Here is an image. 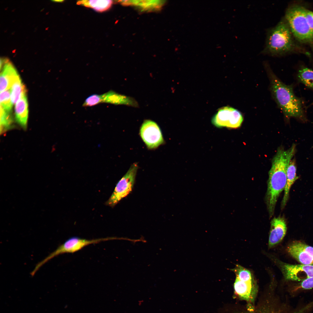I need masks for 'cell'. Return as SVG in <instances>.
I'll return each mask as SVG.
<instances>
[{"label":"cell","mask_w":313,"mask_h":313,"mask_svg":"<svg viewBox=\"0 0 313 313\" xmlns=\"http://www.w3.org/2000/svg\"><path fill=\"white\" fill-rule=\"evenodd\" d=\"M10 112L5 110L0 105L1 133H3L12 127V120Z\"/></svg>","instance_id":"20"},{"label":"cell","mask_w":313,"mask_h":313,"mask_svg":"<svg viewBox=\"0 0 313 313\" xmlns=\"http://www.w3.org/2000/svg\"><path fill=\"white\" fill-rule=\"evenodd\" d=\"M306 8L301 5H290L286 11L285 19L295 39L299 43L313 44V30L305 16Z\"/></svg>","instance_id":"4"},{"label":"cell","mask_w":313,"mask_h":313,"mask_svg":"<svg viewBox=\"0 0 313 313\" xmlns=\"http://www.w3.org/2000/svg\"><path fill=\"white\" fill-rule=\"evenodd\" d=\"M112 3L111 0H82L78 1L77 4L92 8L98 12H103L108 9Z\"/></svg>","instance_id":"17"},{"label":"cell","mask_w":313,"mask_h":313,"mask_svg":"<svg viewBox=\"0 0 313 313\" xmlns=\"http://www.w3.org/2000/svg\"><path fill=\"white\" fill-rule=\"evenodd\" d=\"M288 253L302 264L313 265V259L299 245L294 241L287 247Z\"/></svg>","instance_id":"15"},{"label":"cell","mask_w":313,"mask_h":313,"mask_svg":"<svg viewBox=\"0 0 313 313\" xmlns=\"http://www.w3.org/2000/svg\"><path fill=\"white\" fill-rule=\"evenodd\" d=\"M287 231L285 220L281 217L273 218L270 223L268 246L272 248L279 243L285 236Z\"/></svg>","instance_id":"10"},{"label":"cell","mask_w":313,"mask_h":313,"mask_svg":"<svg viewBox=\"0 0 313 313\" xmlns=\"http://www.w3.org/2000/svg\"><path fill=\"white\" fill-rule=\"evenodd\" d=\"M0 105L6 111L11 112L12 104L11 99L10 91L7 90L1 92Z\"/></svg>","instance_id":"22"},{"label":"cell","mask_w":313,"mask_h":313,"mask_svg":"<svg viewBox=\"0 0 313 313\" xmlns=\"http://www.w3.org/2000/svg\"><path fill=\"white\" fill-rule=\"evenodd\" d=\"M296 167L295 160L292 159L290 161L287 170V179L284 189V194L281 202V207L283 208L286 205L288 199L289 192L292 186L298 179L296 176Z\"/></svg>","instance_id":"16"},{"label":"cell","mask_w":313,"mask_h":313,"mask_svg":"<svg viewBox=\"0 0 313 313\" xmlns=\"http://www.w3.org/2000/svg\"><path fill=\"white\" fill-rule=\"evenodd\" d=\"M138 168L137 163L131 165L126 173L119 181L106 204L111 207L116 205L132 191Z\"/></svg>","instance_id":"6"},{"label":"cell","mask_w":313,"mask_h":313,"mask_svg":"<svg viewBox=\"0 0 313 313\" xmlns=\"http://www.w3.org/2000/svg\"><path fill=\"white\" fill-rule=\"evenodd\" d=\"M4 63L0 74L1 92L8 90L20 77L14 66L9 60H3Z\"/></svg>","instance_id":"11"},{"label":"cell","mask_w":313,"mask_h":313,"mask_svg":"<svg viewBox=\"0 0 313 313\" xmlns=\"http://www.w3.org/2000/svg\"><path fill=\"white\" fill-rule=\"evenodd\" d=\"M102 103H107L116 105H125L137 107L139 104L132 97L121 94L112 90L102 94Z\"/></svg>","instance_id":"13"},{"label":"cell","mask_w":313,"mask_h":313,"mask_svg":"<svg viewBox=\"0 0 313 313\" xmlns=\"http://www.w3.org/2000/svg\"><path fill=\"white\" fill-rule=\"evenodd\" d=\"M25 86L20 77L12 85L10 91L11 99L12 104L16 103L22 96L26 94Z\"/></svg>","instance_id":"18"},{"label":"cell","mask_w":313,"mask_h":313,"mask_svg":"<svg viewBox=\"0 0 313 313\" xmlns=\"http://www.w3.org/2000/svg\"><path fill=\"white\" fill-rule=\"evenodd\" d=\"M298 242L300 246L313 259V247L301 242Z\"/></svg>","instance_id":"26"},{"label":"cell","mask_w":313,"mask_h":313,"mask_svg":"<svg viewBox=\"0 0 313 313\" xmlns=\"http://www.w3.org/2000/svg\"><path fill=\"white\" fill-rule=\"evenodd\" d=\"M296 289L310 290L313 288V277L305 279L298 285Z\"/></svg>","instance_id":"24"},{"label":"cell","mask_w":313,"mask_h":313,"mask_svg":"<svg viewBox=\"0 0 313 313\" xmlns=\"http://www.w3.org/2000/svg\"><path fill=\"white\" fill-rule=\"evenodd\" d=\"M299 81L313 90V70L303 67L299 70L297 75Z\"/></svg>","instance_id":"19"},{"label":"cell","mask_w":313,"mask_h":313,"mask_svg":"<svg viewBox=\"0 0 313 313\" xmlns=\"http://www.w3.org/2000/svg\"><path fill=\"white\" fill-rule=\"evenodd\" d=\"M285 279L288 280L301 282L313 277V265H293L280 263Z\"/></svg>","instance_id":"9"},{"label":"cell","mask_w":313,"mask_h":313,"mask_svg":"<svg viewBox=\"0 0 313 313\" xmlns=\"http://www.w3.org/2000/svg\"><path fill=\"white\" fill-rule=\"evenodd\" d=\"M116 239H119V238L109 237L87 239L77 237H71L59 246L55 250L50 253L43 260L38 263L36 265L35 269L36 270H38L41 267L48 261L59 254L65 253H73L90 244Z\"/></svg>","instance_id":"5"},{"label":"cell","mask_w":313,"mask_h":313,"mask_svg":"<svg viewBox=\"0 0 313 313\" xmlns=\"http://www.w3.org/2000/svg\"><path fill=\"white\" fill-rule=\"evenodd\" d=\"M283 18L269 31L263 52L272 56H279L296 51L299 46Z\"/></svg>","instance_id":"3"},{"label":"cell","mask_w":313,"mask_h":313,"mask_svg":"<svg viewBox=\"0 0 313 313\" xmlns=\"http://www.w3.org/2000/svg\"><path fill=\"white\" fill-rule=\"evenodd\" d=\"M296 151V145L293 144L285 150L279 148L273 158L269 172L266 201L270 216L273 215L278 199L284 190L286 182L288 165Z\"/></svg>","instance_id":"1"},{"label":"cell","mask_w":313,"mask_h":313,"mask_svg":"<svg viewBox=\"0 0 313 313\" xmlns=\"http://www.w3.org/2000/svg\"><path fill=\"white\" fill-rule=\"evenodd\" d=\"M243 120L240 112L233 108L227 106L218 110L212 118L211 122L218 128L226 127L235 128L241 125Z\"/></svg>","instance_id":"7"},{"label":"cell","mask_w":313,"mask_h":313,"mask_svg":"<svg viewBox=\"0 0 313 313\" xmlns=\"http://www.w3.org/2000/svg\"><path fill=\"white\" fill-rule=\"evenodd\" d=\"M256 288L254 281H243L236 278L234 284L235 294L248 302L253 301Z\"/></svg>","instance_id":"12"},{"label":"cell","mask_w":313,"mask_h":313,"mask_svg":"<svg viewBox=\"0 0 313 313\" xmlns=\"http://www.w3.org/2000/svg\"><path fill=\"white\" fill-rule=\"evenodd\" d=\"M305 16L309 26L313 30V11L306 9Z\"/></svg>","instance_id":"25"},{"label":"cell","mask_w":313,"mask_h":313,"mask_svg":"<svg viewBox=\"0 0 313 313\" xmlns=\"http://www.w3.org/2000/svg\"><path fill=\"white\" fill-rule=\"evenodd\" d=\"M102 103V94H93L88 97L83 104L84 107H91Z\"/></svg>","instance_id":"23"},{"label":"cell","mask_w":313,"mask_h":313,"mask_svg":"<svg viewBox=\"0 0 313 313\" xmlns=\"http://www.w3.org/2000/svg\"><path fill=\"white\" fill-rule=\"evenodd\" d=\"M266 68L272 95L285 117L287 119L294 118L304 122L306 121L304 103L295 94L292 86L284 84L269 68Z\"/></svg>","instance_id":"2"},{"label":"cell","mask_w":313,"mask_h":313,"mask_svg":"<svg viewBox=\"0 0 313 313\" xmlns=\"http://www.w3.org/2000/svg\"><path fill=\"white\" fill-rule=\"evenodd\" d=\"M231 270L236 274V278L239 280L243 281H254L251 272L242 266L236 265Z\"/></svg>","instance_id":"21"},{"label":"cell","mask_w":313,"mask_h":313,"mask_svg":"<svg viewBox=\"0 0 313 313\" xmlns=\"http://www.w3.org/2000/svg\"><path fill=\"white\" fill-rule=\"evenodd\" d=\"M54 1V2H61L63 1H62V0H54V1Z\"/></svg>","instance_id":"27"},{"label":"cell","mask_w":313,"mask_h":313,"mask_svg":"<svg viewBox=\"0 0 313 313\" xmlns=\"http://www.w3.org/2000/svg\"><path fill=\"white\" fill-rule=\"evenodd\" d=\"M139 135L147 148L150 150L157 148L164 142L159 126L151 120H144L140 128Z\"/></svg>","instance_id":"8"},{"label":"cell","mask_w":313,"mask_h":313,"mask_svg":"<svg viewBox=\"0 0 313 313\" xmlns=\"http://www.w3.org/2000/svg\"><path fill=\"white\" fill-rule=\"evenodd\" d=\"M28 102L26 94L22 96L15 106L16 120L24 130L27 128L28 117Z\"/></svg>","instance_id":"14"}]
</instances>
